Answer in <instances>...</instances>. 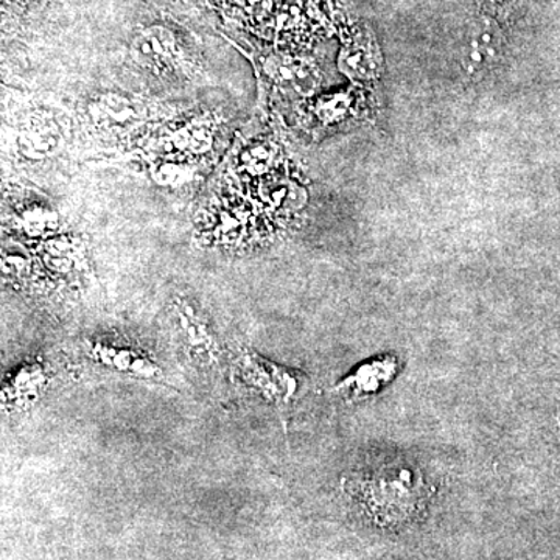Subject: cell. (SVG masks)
Returning a JSON list of instances; mask_svg holds the SVG:
<instances>
[{
    "label": "cell",
    "instance_id": "1",
    "mask_svg": "<svg viewBox=\"0 0 560 560\" xmlns=\"http://www.w3.org/2000/svg\"><path fill=\"white\" fill-rule=\"evenodd\" d=\"M345 486L364 514L382 528L418 521L433 493L422 471L399 460L355 471L346 478Z\"/></svg>",
    "mask_w": 560,
    "mask_h": 560
},
{
    "label": "cell",
    "instance_id": "2",
    "mask_svg": "<svg viewBox=\"0 0 560 560\" xmlns=\"http://www.w3.org/2000/svg\"><path fill=\"white\" fill-rule=\"evenodd\" d=\"M235 372L243 386L279 408L293 404L302 388V378L298 372L264 359L249 349H243L235 360Z\"/></svg>",
    "mask_w": 560,
    "mask_h": 560
},
{
    "label": "cell",
    "instance_id": "3",
    "mask_svg": "<svg viewBox=\"0 0 560 560\" xmlns=\"http://www.w3.org/2000/svg\"><path fill=\"white\" fill-rule=\"evenodd\" d=\"M131 57L158 77H190L195 72L194 57L179 36L164 25L143 28L132 39Z\"/></svg>",
    "mask_w": 560,
    "mask_h": 560
},
{
    "label": "cell",
    "instance_id": "4",
    "mask_svg": "<svg viewBox=\"0 0 560 560\" xmlns=\"http://www.w3.org/2000/svg\"><path fill=\"white\" fill-rule=\"evenodd\" d=\"M172 316L180 340L191 359L197 360L202 366L219 363L221 357L219 338L206 316L186 298H176L173 301Z\"/></svg>",
    "mask_w": 560,
    "mask_h": 560
},
{
    "label": "cell",
    "instance_id": "5",
    "mask_svg": "<svg viewBox=\"0 0 560 560\" xmlns=\"http://www.w3.org/2000/svg\"><path fill=\"white\" fill-rule=\"evenodd\" d=\"M86 355L106 371L130 375L139 381H158L164 375L160 364L142 350L117 342L94 340L86 345Z\"/></svg>",
    "mask_w": 560,
    "mask_h": 560
},
{
    "label": "cell",
    "instance_id": "6",
    "mask_svg": "<svg viewBox=\"0 0 560 560\" xmlns=\"http://www.w3.org/2000/svg\"><path fill=\"white\" fill-rule=\"evenodd\" d=\"M50 372L43 361L22 364L3 383L0 401L3 412H24L35 407L49 388Z\"/></svg>",
    "mask_w": 560,
    "mask_h": 560
},
{
    "label": "cell",
    "instance_id": "7",
    "mask_svg": "<svg viewBox=\"0 0 560 560\" xmlns=\"http://www.w3.org/2000/svg\"><path fill=\"white\" fill-rule=\"evenodd\" d=\"M399 372V359L396 355H382L360 364L349 375L341 378L331 388V393L340 394L345 400H363L381 393L386 385L396 378Z\"/></svg>",
    "mask_w": 560,
    "mask_h": 560
},
{
    "label": "cell",
    "instance_id": "8",
    "mask_svg": "<svg viewBox=\"0 0 560 560\" xmlns=\"http://www.w3.org/2000/svg\"><path fill=\"white\" fill-rule=\"evenodd\" d=\"M143 106L135 98L121 94H103L92 101V124L102 130L121 131L131 128L142 117Z\"/></svg>",
    "mask_w": 560,
    "mask_h": 560
},
{
    "label": "cell",
    "instance_id": "9",
    "mask_svg": "<svg viewBox=\"0 0 560 560\" xmlns=\"http://www.w3.org/2000/svg\"><path fill=\"white\" fill-rule=\"evenodd\" d=\"M60 131L54 121L32 117L18 131V150L28 160H44L57 150Z\"/></svg>",
    "mask_w": 560,
    "mask_h": 560
},
{
    "label": "cell",
    "instance_id": "10",
    "mask_svg": "<svg viewBox=\"0 0 560 560\" xmlns=\"http://www.w3.org/2000/svg\"><path fill=\"white\" fill-rule=\"evenodd\" d=\"M215 125L209 117L191 120L178 128L167 139L168 154H179L180 158H198L208 153L213 143Z\"/></svg>",
    "mask_w": 560,
    "mask_h": 560
},
{
    "label": "cell",
    "instance_id": "11",
    "mask_svg": "<svg viewBox=\"0 0 560 560\" xmlns=\"http://www.w3.org/2000/svg\"><path fill=\"white\" fill-rule=\"evenodd\" d=\"M16 224L22 234L31 238L51 237L60 230L58 213L43 202H31L21 208Z\"/></svg>",
    "mask_w": 560,
    "mask_h": 560
},
{
    "label": "cell",
    "instance_id": "12",
    "mask_svg": "<svg viewBox=\"0 0 560 560\" xmlns=\"http://www.w3.org/2000/svg\"><path fill=\"white\" fill-rule=\"evenodd\" d=\"M156 173V179L162 184H172V186H179V184L187 183V180L194 178L195 167L179 162H165L154 171Z\"/></svg>",
    "mask_w": 560,
    "mask_h": 560
},
{
    "label": "cell",
    "instance_id": "13",
    "mask_svg": "<svg viewBox=\"0 0 560 560\" xmlns=\"http://www.w3.org/2000/svg\"><path fill=\"white\" fill-rule=\"evenodd\" d=\"M234 2L238 9L253 14V16H259L260 11L265 10V0H234Z\"/></svg>",
    "mask_w": 560,
    "mask_h": 560
},
{
    "label": "cell",
    "instance_id": "14",
    "mask_svg": "<svg viewBox=\"0 0 560 560\" xmlns=\"http://www.w3.org/2000/svg\"><path fill=\"white\" fill-rule=\"evenodd\" d=\"M173 2H176V3H186L187 0H173Z\"/></svg>",
    "mask_w": 560,
    "mask_h": 560
}]
</instances>
